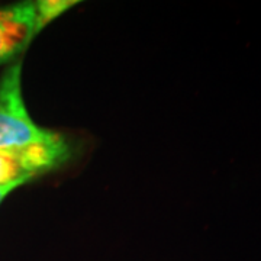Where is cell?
Wrapping results in <instances>:
<instances>
[{"mask_svg":"<svg viewBox=\"0 0 261 261\" xmlns=\"http://www.w3.org/2000/svg\"><path fill=\"white\" fill-rule=\"evenodd\" d=\"M22 64L9 65L0 77V148H16L57 138L60 134L37 125L22 96Z\"/></svg>","mask_w":261,"mask_h":261,"instance_id":"6da1fadb","label":"cell"},{"mask_svg":"<svg viewBox=\"0 0 261 261\" xmlns=\"http://www.w3.org/2000/svg\"><path fill=\"white\" fill-rule=\"evenodd\" d=\"M39 32L37 2L0 8V65L22 53Z\"/></svg>","mask_w":261,"mask_h":261,"instance_id":"7a4b0ae2","label":"cell"},{"mask_svg":"<svg viewBox=\"0 0 261 261\" xmlns=\"http://www.w3.org/2000/svg\"><path fill=\"white\" fill-rule=\"evenodd\" d=\"M31 180L20 167L15 148H0V186H22Z\"/></svg>","mask_w":261,"mask_h":261,"instance_id":"3957f363","label":"cell"},{"mask_svg":"<svg viewBox=\"0 0 261 261\" xmlns=\"http://www.w3.org/2000/svg\"><path fill=\"white\" fill-rule=\"evenodd\" d=\"M79 2L71 0H39L37 2V15H38V28L39 31L47 27L49 22L61 16L65 10L73 8Z\"/></svg>","mask_w":261,"mask_h":261,"instance_id":"277c9868","label":"cell"},{"mask_svg":"<svg viewBox=\"0 0 261 261\" xmlns=\"http://www.w3.org/2000/svg\"><path fill=\"white\" fill-rule=\"evenodd\" d=\"M18 185H10V186H0V203L6 199V196L9 195L10 192H13L15 189H18Z\"/></svg>","mask_w":261,"mask_h":261,"instance_id":"5b68a950","label":"cell"}]
</instances>
